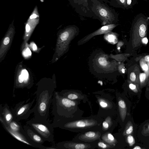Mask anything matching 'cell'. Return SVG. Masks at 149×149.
<instances>
[{"instance_id":"obj_1","label":"cell","mask_w":149,"mask_h":149,"mask_svg":"<svg viewBox=\"0 0 149 149\" xmlns=\"http://www.w3.org/2000/svg\"><path fill=\"white\" fill-rule=\"evenodd\" d=\"M26 123L45 141L54 143V127L48 120H41L34 117Z\"/></svg>"},{"instance_id":"obj_2","label":"cell","mask_w":149,"mask_h":149,"mask_svg":"<svg viewBox=\"0 0 149 149\" xmlns=\"http://www.w3.org/2000/svg\"><path fill=\"white\" fill-rule=\"evenodd\" d=\"M52 112L54 117H65L69 109L76 106L75 102L55 92L52 101Z\"/></svg>"},{"instance_id":"obj_3","label":"cell","mask_w":149,"mask_h":149,"mask_svg":"<svg viewBox=\"0 0 149 149\" xmlns=\"http://www.w3.org/2000/svg\"><path fill=\"white\" fill-rule=\"evenodd\" d=\"M92 11L102 21L104 25L112 24L116 19V14L107 4L98 0H92Z\"/></svg>"},{"instance_id":"obj_4","label":"cell","mask_w":149,"mask_h":149,"mask_svg":"<svg viewBox=\"0 0 149 149\" xmlns=\"http://www.w3.org/2000/svg\"><path fill=\"white\" fill-rule=\"evenodd\" d=\"M35 100L33 99L31 101L27 100L19 102L11 110L15 120L19 121L21 120L27 119L33 112L32 108Z\"/></svg>"},{"instance_id":"obj_5","label":"cell","mask_w":149,"mask_h":149,"mask_svg":"<svg viewBox=\"0 0 149 149\" xmlns=\"http://www.w3.org/2000/svg\"><path fill=\"white\" fill-rule=\"evenodd\" d=\"M23 128L24 136L32 145V146L40 149H49L50 147H45L43 144L45 141L31 127L26 125Z\"/></svg>"},{"instance_id":"obj_6","label":"cell","mask_w":149,"mask_h":149,"mask_svg":"<svg viewBox=\"0 0 149 149\" xmlns=\"http://www.w3.org/2000/svg\"><path fill=\"white\" fill-rule=\"evenodd\" d=\"M116 26L114 24H108L104 25L99 29L85 36L80 40L78 42L79 45L83 44L89 41L93 37L96 35L103 34H105L111 32L112 30Z\"/></svg>"},{"instance_id":"obj_7","label":"cell","mask_w":149,"mask_h":149,"mask_svg":"<svg viewBox=\"0 0 149 149\" xmlns=\"http://www.w3.org/2000/svg\"><path fill=\"white\" fill-rule=\"evenodd\" d=\"M0 120L3 127H6L13 132L22 134L24 136V131L23 127L19 121L14 119L8 125L0 117Z\"/></svg>"},{"instance_id":"obj_8","label":"cell","mask_w":149,"mask_h":149,"mask_svg":"<svg viewBox=\"0 0 149 149\" xmlns=\"http://www.w3.org/2000/svg\"><path fill=\"white\" fill-rule=\"evenodd\" d=\"M0 117L3 119L8 125L15 119L11 110L7 104H5L3 106L1 105Z\"/></svg>"},{"instance_id":"obj_9","label":"cell","mask_w":149,"mask_h":149,"mask_svg":"<svg viewBox=\"0 0 149 149\" xmlns=\"http://www.w3.org/2000/svg\"><path fill=\"white\" fill-rule=\"evenodd\" d=\"M88 144L76 143L70 142H61L58 143L56 145L57 149L69 148L76 149H84L88 148Z\"/></svg>"},{"instance_id":"obj_10","label":"cell","mask_w":149,"mask_h":149,"mask_svg":"<svg viewBox=\"0 0 149 149\" xmlns=\"http://www.w3.org/2000/svg\"><path fill=\"white\" fill-rule=\"evenodd\" d=\"M100 136L98 132L89 131L81 135L80 138L82 140L86 141H91L99 139Z\"/></svg>"},{"instance_id":"obj_11","label":"cell","mask_w":149,"mask_h":149,"mask_svg":"<svg viewBox=\"0 0 149 149\" xmlns=\"http://www.w3.org/2000/svg\"><path fill=\"white\" fill-rule=\"evenodd\" d=\"M96 61L97 65L102 68L108 69L111 66L110 62L107 61L106 55H102L98 56Z\"/></svg>"},{"instance_id":"obj_12","label":"cell","mask_w":149,"mask_h":149,"mask_svg":"<svg viewBox=\"0 0 149 149\" xmlns=\"http://www.w3.org/2000/svg\"><path fill=\"white\" fill-rule=\"evenodd\" d=\"M118 103L120 115L122 120L124 121L127 112L126 104L124 100L122 99L118 100Z\"/></svg>"},{"instance_id":"obj_13","label":"cell","mask_w":149,"mask_h":149,"mask_svg":"<svg viewBox=\"0 0 149 149\" xmlns=\"http://www.w3.org/2000/svg\"><path fill=\"white\" fill-rule=\"evenodd\" d=\"M102 139L107 143L110 144H114L116 140L113 136L110 133H107L103 135Z\"/></svg>"},{"instance_id":"obj_14","label":"cell","mask_w":149,"mask_h":149,"mask_svg":"<svg viewBox=\"0 0 149 149\" xmlns=\"http://www.w3.org/2000/svg\"><path fill=\"white\" fill-rule=\"evenodd\" d=\"M133 131V126L132 123L130 121L128 122L125 127L123 134L124 135L127 136L131 134Z\"/></svg>"},{"instance_id":"obj_15","label":"cell","mask_w":149,"mask_h":149,"mask_svg":"<svg viewBox=\"0 0 149 149\" xmlns=\"http://www.w3.org/2000/svg\"><path fill=\"white\" fill-rule=\"evenodd\" d=\"M126 0H110L109 3L113 7H118L126 5Z\"/></svg>"},{"instance_id":"obj_16","label":"cell","mask_w":149,"mask_h":149,"mask_svg":"<svg viewBox=\"0 0 149 149\" xmlns=\"http://www.w3.org/2000/svg\"><path fill=\"white\" fill-rule=\"evenodd\" d=\"M104 37L107 41L111 43L113 42L115 40V34L111 31L105 34Z\"/></svg>"},{"instance_id":"obj_17","label":"cell","mask_w":149,"mask_h":149,"mask_svg":"<svg viewBox=\"0 0 149 149\" xmlns=\"http://www.w3.org/2000/svg\"><path fill=\"white\" fill-rule=\"evenodd\" d=\"M146 28L145 24L144 23H142L139 27V33L140 36L143 37L146 34Z\"/></svg>"},{"instance_id":"obj_18","label":"cell","mask_w":149,"mask_h":149,"mask_svg":"<svg viewBox=\"0 0 149 149\" xmlns=\"http://www.w3.org/2000/svg\"><path fill=\"white\" fill-rule=\"evenodd\" d=\"M127 141L130 146H132L135 143V141L134 137L130 134L127 135Z\"/></svg>"},{"instance_id":"obj_19","label":"cell","mask_w":149,"mask_h":149,"mask_svg":"<svg viewBox=\"0 0 149 149\" xmlns=\"http://www.w3.org/2000/svg\"><path fill=\"white\" fill-rule=\"evenodd\" d=\"M98 145L99 147L102 148H108L111 147L110 146L102 142H99L98 143Z\"/></svg>"},{"instance_id":"obj_20","label":"cell","mask_w":149,"mask_h":149,"mask_svg":"<svg viewBox=\"0 0 149 149\" xmlns=\"http://www.w3.org/2000/svg\"><path fill=\"white\" fill-rule=\"evenodd\" d=\"M143 133L146 134H149V123L145 125L143 127Z\"/></svg>"},{"instance_id":"obj_21","label":"cell","mask_w":149,"mask_h":149,"mask_svg":"<svg viewBox=\"0 0 149 149\" xmlns=\"http://www.w3.org/2000/svg\"><path fill=\"white\" fill-rule=\"evenodd\" d=\"M146 74L145 73H141L140 74V81L141 83H143L144 82L146 79Z\"/></svg>"},{"instance_id":"obj_22","label":"cell","mask_w":149,"mask_h":149,"mask_svg":"<svg viewBox=\"0 0 149 149\" xmlns=\"http://www.w3.org/2000/svg\"><path fill=\"white\" fill-rule=\"evenodd\" d=\"M22 75L23 76L24 79L26 80L28 78V74L27 71L25 70H24L22 72Z\"/></svg>"},{"instance_id":"obj_23","label":"cell","mask_w":149,"mask_h":149,"mask_svg":"<svg viewBox=\"0 0 149 149\" xmlns=\"http://www.w3.org/2000/svg\"><path fill=\"white\" fill-rule=\"evenodd\" d=\"M129 87L134 92L137 93L138 92V91L136 89L135 85L132 84H129Z\"/></svg>"},{"instance_id":"obj_24","label":"cell","mask_w":149,"mask_h":149,"mask_svg":"<svg viewBox=\"0 0 149 149\" xmlns=\"http://www.w3.org/2000/svg\"><path fill=\"white\" fill-rule=\"evenodd\" d=\"M102 126L104 129L107 130L108 129L109 126V123L106 120L104 121L102 123Z\"/></svg>"},{"instance_id":"obj_25","label":"cell","mask_w":149,"mask_h":149,"mask_svg":"<svg viewBox=\"0 0 149 149\" xmlns=\"http://www.w3.org/2000/svg\"><path fill=\"white\" fill-rule=\"evenodd\" d=\"M130 79L132 82L135 81L136 79V75L134 72H132L130 75Z\"/></svg>"},{"instance_id":"obj_26","label":"cell","mask_w":149,"mask_h":149,"mask_svg":"<svg viewBox=\"0 0 149 149\" xmlns=\"http://www.w3.org/2000/svg\"><path fill=\"white\" fill-rule=\"evenodd\" d=\"M99 103L100 106L103 108H105L107 106V103L106 102L103 101L101 100L100 101Z\"/></svg>"},{"instance_id":"obj_27","label":"cell","mask_w":149,"mask_h":149,"mask_svg":"<svg viewBox=\"0 0 149 149\" xmlns=\"http://www.w3.org/2000/svg\"><path fill=\"white\" fill-rule=\"evenodd\" d=\"M141 66L142 69L145 71L148 70V68L147 65L145 63H142Z\"/></svg>"},{"instance_id":"obj_28","label":"cell","mask_w":149,"mask_h":149,"mask_svg":"<svg viewBox=\"0 0 149 149\" xmlns=\"http://www.w3.org/2000/svg\"><path fill=\"white\" fill-rule=\"evenodd\" d=\"M10 42V39L9 37H6L4 39L3 41V43L4 45H7Z\"/></svg>"},{"instance_id":"obj_29","label":"cell","mask_w":149,"mask_h":149,"mask_svg":"<svg viewBox=\"0 0 149 149\" xmlns=\"http://www.w3.org/2000/svg\"><path fill=\"white\" fill-rule=\"evenodd\" d=\"M24 80V78L22 75H20L18 77V81L20 83H22L23 82Z\"/></svg>"},{"instance_id":"obj_30","label":"cell","mask_w":149,"mask_h":149,"mask_svg":"<svg viewBox=\"0 0 149 149\" xmlns=\"http://www.w3.org/2000/svg\"><path fill=\"white\" fill-rule=\"evenodd\" d=\"M30 27L29 25L26 23V30L27 32H29L30 30Z\"/></svg>"},{"instance_id":"obj_31","label":"cell","mask_w":149,"mask_h":149,"mask_svg":"<svg viewBox=\"0 0 149 149\" xmlns=\"http://www.w3.org/2000/svg\"><path fill=\"white\" fill-rule=\"evenodd\" d=\"M142 41L143 43L145 44H147L148 42V40L146 38H143Z\"/></svg>"},{"instance_id":"obj_32","label":"cell","mask_w":149,"mask_h":149,"mask_svg":"<svg viewBox=\"0 0 149 149\" xmlns=\"http://www.w3.org/2000/svg\"><path fill=\"white\" fill-rule=\"evenodd\" d=\"M144 59L146 61L149 62V55L145 56Z\"/></svg>"},{"instance_id":"obj_33","label":"cell","mask_w":149,"mask_h":149,"mask_svg":"<svg viewBox=\"0 0 149 149\" xmlns=\"http://www.w3.org/2000/svg\"><path fill=\"white\" fill-rule=\"evenodd\" d=\"M133 149H141V148L139 146H135L134 148H133Z\"/></svg>"},{"instance_id":"obj_34","label":"cell","mask_w":149,"mask_h":149,"mask_svg":"<svg viewBox=\"0 0 149 149\" xmlns=\"http://www.w3.org/2000/svg\"><path fill=\"white\" fill-rule=\"evenodd\" d=\"M131 3V0H127V5H130Z\"/></svg>"},{"instance_id":"obj_35","label":"cell","mask_w":149,"mask_h":149,"mask_svg":"<svg viewBox=\"0 0 149 149\" xmlns=\"http://www.w3.org/2000/svg\"><path fill=\"white\" fill-rule=\"evenodd\" d=\"M37 48L36 46V45L34 44L33 46V49L34 50L36 49Z\"/></svg>"},{"instance_id":"obj_36","label":"cell","mask_w":149,"mask_h":149,"mask_svg":"<svg viewBox=\"0 0 149 149\" xmlns=\"http://www.w3.org/2000/svg\"><path fill=\"white\" fill-rule=\"evenodd\" d=\"M122 71L123 73H124L125 72V70L124 69H123L122 70Z\"/></svg>"},{"instance_id":"obj_37","label":"cell","mask_w":149,"mask_h":149,"mask_svg":"<svg viewBox=\"0 0 149 149\" xmlns=\"http://www.w3.org/2000/svg\"><path fill=\"white\" fill-rule=\"evenodd\" d=\"M82 1H84V2H87V0H82Z\"/></svg>"},{"instance_id":"obj_38","label":"cell","mask_w":149,"mask_h":149,"mask_svg":"<svg viewBox=\"0 0 149 149\" xmlns=\"http://www.w3.org/2000/svg\"><path fill=\"white\" fill-rule=\"evenodd\" d=\"M40 0L41 2H43L44 1L43 0Z\"/></svg>"}]
</instances>
